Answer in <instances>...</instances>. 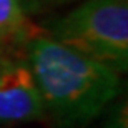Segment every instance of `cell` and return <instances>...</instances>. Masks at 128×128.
I'll list each match as a JSON object with an SVG mask.
<instances>
[{"label": "cell", "mask_w": 128, "mask_h": 128, "mask_svg": "<svg viewBox=\"0 0 128 128\" xmlns=\"http://www.w3.org/2000/svg\"><path fill=\"white\" fill-rule=\"evenodd\" d=\"M27 52L43 110L57 128L86 126L120 93V72L52 37H33Z\"/></svg>", "instance_id": "1"}, {"label": "cell", "mask_w": 128, "mask_h": 128, "mask_svg": "<svg viewBox=\"0 0 128 128\" xmlns=\"http://www.w3.org/2000/svg\"><path fill=\"white\" fill-rule=\"evenodd\" d=\"M53 40L106 63L116 72L128 65L126 0H85L50 25Z\"/></svg>", "instance_id": "2"}, {"label": "cell", "mask_w": 128, "mask_h": 128, "mask_svg": "<svg viewBox=\"0 0 128 128\" xmlns=\"http://www.w3.org/2000/svg\"><path fill=\"white\" fill-rule=\"evenodd\" d=\"M43 102L27 63L0 57V125L32 122L43 115Z\"/></svg>", "instance_id": "3"}, {"label": "cell", "mask_w": 128, "mask_h": 128, "mask_svg": "<svg viewBox=\"0 0 128 128\" xmlns=\"http://www.w3.org/2000/svg\"><path fill=\"white\" fill-rule=\"evenodd\" d=\"M38 32L28 22L20 0H0V57L4 52L28 45Z\"/></svg>", "instance_id": "4"}, {"label": "cell", "mask_w": 128, "mask_h": 128, "mask_svg": "<svg viewBox=\"0 0 128 128\" xmlns=\"http://www.w3.org/2000/svg\"><path fill=\"white\" fill-rule=\"evenodd\" d=\"M24 8L32 10V12H40L45 8H52V7H60L65 4H72L75 0H20Z\"/></svg>", "instance_id": "5"}]
</instances>
